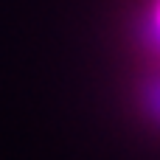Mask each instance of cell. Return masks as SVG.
Listing matches in <instances>:
<instances>
[{
	"instance_id": "6da1fadb",
	"label": "cell",
	"mask_w": 160,
	"mask_h": 160,
	"mask_svg": "<svg viewBox=\"0 0 160 160\" xmlns=\"http://www.w3.org/2000/svg\"><path fill=\"white\" fill-rule=\"evenodd\" d=\"M127 101L132 118L160 138V53L129 56Z\"/></svg>"
}]
</instances>
